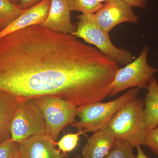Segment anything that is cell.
<instances>
[{
    "label": "cell",
    "instance_id": "6da1fadb",
    "mask_svg": "<svg viewBox=\"0 0 158 158\" xmlns=\"http://www.w3.org/2000/svg\"><path fill=\"white\" fill-rule=\"evenodd\" d=\"M118 69L96 48L40 25L0 39V90L20 100L55 96L77 107L101 102Z\"/></svg>",
    "mask_w": 158,
    "mask_h": 158
},
{
    "label": "cell",
    "instance_id": "7a4b0ae2",
    "mask_svg": "<svg viewBox=\"0 0 158 158\" xmlns=\"http://www.w3.org/2000/svg\"><path fill=\"white\" fill-rule=\"evenodd\" d=\"M144 100L136 97L120 108L106 127L116 140L125 141L133 147L145 145L147 131L145 124Z\"/></svg>",
    "mask_w": 158,
    "mask_h": 158
},
{
    "label": "cell",
    "instance_id": "3957f363",
    "mask_svg": "<svg viewBox=\"0 0 158 158\" xmlns=\"http://www.w3.org/2000/svg\"><path fill=\"white\" fill-rule=\"evenodd\" d=\"M140 88H130L121 96L106 102H97L77 107V116L79 120L70 125L82 134L94 132L106 127L108 123L119 109L132 99L137 97Z\"/></svg>",
    "mask_w": 158,
    "mask_h": 158
},
{
    "label": "cell",
    "instance_id": "277c9868",
    "mask_svg": "<svg viewBox=\"0 0 158 158\" xmlns=\"http://www.w3.org/2000/svg\"><path fill=\"white\" fill-rule=\"evenodd\" d=\"M94 14H82L77 16V30L72 35L95 47L105 56L117 64L127 65L132 62V54L123 48H118L110 40L109 33L102 30L94 18Z\"/></svg>",
    "mask_w": 158,
    "mask_h": 158
},
{
    "label": "cell",
    "instance_id": "5b68a950",
    "mask_svg": "<svg viewBox=\"0 0 158 158\" xmlns=\"http://www.w3.org/2000/svg\"><path fill=\"white\" fill-rule=\"evenodd\" d=\"M149 47L145 46L139 56L122 68H119L112 84L109 96L112 97L122 91L134 88L146 89L158 69L148 64L147 58Z\"/></svg>",
    "mask_w": 158,
    "mask_h": 158
},
{
    "label": "cell",
    "instance_id": "8992f818",
    "mask_svg": "<svg viewBox=\"0 0 158 158\" xmlns=\"http://www.w3.org/2000/svg\"><path fill=\"white\" fill-rule=\"evenodd\" d=\"M44 135L46 123L35 98L21 100L11 124V140L19 144L32 136Z\"/></svg>",
    "mask_w": 158,
    "mask_h": 158
},
{
    "label": "cell",
    "instance_id": "52a82bcc",
    "mask_svg": "<svg viewBox=\"0 0 158 158\" xmlns=\"http://www.w3.org/2000/svg\"><path fill=\"white\" fill-rule=\"evenodd\" d=\"M34 98L44 116L47 135L55 141L62 129L74 121L77 107L56 96H41Z\"/></svg>",
    "mask_w": 158,
    "mask_h": 158
},
{
    "label": "cell",
    "instance_id": "ba28073f",
    "mask_svg": "<svg viewBox=\"0 0 158 158\" xmlns=\"http://www.w3.org/2000/svg\"><path fill=\"white\" fill-rule=\"evenodd\" d=\"M93 15L100 27L108 33L121 23L139 22V17L134 13L132 8L122 0L105 2Z\"/></svg>",
    "mask_w": 158,
    "mask_h": 158
},
{
    "label": "cell",
    "instance_id": "9c48e42d",
    "mask_svg": "<svg viewBox=\"0 0 158 158\" xmlns=\"http://www.w3.org/2000/svg\"><path fill=\"white\" fill-rule=\"evenodd\" d=\"M55 144L47 135L32 136L19 143V156L20 158H63Z\"/></svg>",
    "mask_w": 158,
    "mask_h": 158
},
{
    "label": "cell",
    "instance_id": "30bf717a",
    "mask_svg": "<svg viewBox=\"0 0 158 158\" xmlns=\"http://www.w3.org/2000/svg\"><path fill=\"white\" fill-rule=\"evenodd\" d=\"M51 4V0H42L37 5L23 10L19 16L0 31V39L15 31L42 24L48 16Z\"/></svg>",
    "mask_w": 158,
    "mask_h": 158
},
{
    "label": "cell",
    "instance_id": "8fae6325",
    "mask_svg": "<svg viewBox=\"0 0 158 158\" xmlns=\"http://www.w3.org/2000/svg\"><path fill=\"white\" fill-rule=\"evenodd\" d=\"M68 0H51L48 16L42 24L52 31L73 34L77 27L71 22Z\"/></svg>",
    "mask_w": 158,
    "mask_h": 158
},
{
    "label": "cell",
    "instance_id": "7c38bea8",
    "mask_svg": "<svg viewBox=\"0 0 158 158\" xmlns=\"http://www.w3.org/2000/svg\"><path fill=\"white\" fill-rule=\"evenodd\" d=\"M113 133L107 127L94 132L82 150L83 158H104L116 142Z\"/></svg>",
    "mask_w": 158,
    "mask_h": 158
},
{
    "label": "cell",
    "instance_id": "4fadbf2b",
    "mask_svg": "<svg viewBox=\"0 0 158 158\" xmlns=\"http://www.w3.org/2000/svg\"><path fill=\"white\" fill-rule=\"evenodd\" d=\"M21 100L0 90V144L11 139L12 121Z\"/></svg>",
    "mask_w": 158,
    "mask_h": 158
},
{
    "label": "cell",
    "instance_id": "5bb4252c",
    "mask_svg": "<svg viewBox=\"0 0 158 158\" xmlns=\"http://www.w3.org/2000/svg\"><path fill=\"white\" fill-rule=\"evenodd\" d=\"M144 113L147 132L158 126V83L154 76L147 88Z\"/></svg>",
    "mask_w": 158,
    "mask_h": 158
},
{
    "label": "cell",
    "instance_id": "9a60e30c",
    "mask_svg": "<svg viewBox=\"0 0 158 158\" xmlns=\"http://www.w3.org/2000/svg\"><path fill=\"white\" fill-rule=\"evenodd\" d=\"M18 5L10 0H0V28H6L22 13Z\"/></svg>",
    "mask_w": 158,
    "mask_h": 158
},
{
    "label": "cell",
    "instance_id": "2e32d148",
    "mask_svg": "<svg viewBox=\"0 0 158 158\" xmlns=\"http://www.w3.org/2000/svg\"><path fill=\"white\" fill-rule=\"evenodd\" d=\"M70 11H78L82 14H94L102 6L97 0H68Z\"/></svg>",
    "mask_w": 158,
    "mask_h": 158
},
{
    "label": "cell",
    "instance_id": "e0dca14e",
    "mask_svg": "<svg viewBox=\"0 0 158 158\" xmlns=\"http://www.w3.org/2000/svg\"><path fill=\"white\" fill-rule=\"evenodd\" d=\"M133 148L128 142L116 140L112 149L104 158H136Z\"/></svg>",
    "mask_w": 158,
    "mask_h": 158
},
{
    "label": "cell",
    "instance_id": "ac0fdd59",
    "mask_svg": "<svg viewBox=\"0 0 158 158\" xmlns=\"http://www.w3.org/2000/svg\"><path fill=\"white\" fill-rule=\"evenodd\" d=\"M82 133L79 131L76 134H67L63 136L56 144L63 152H70L76 148L79 140V136Z\"/></svg>",
    "mask_w": 158,
    "mask_h": 158
},
{
    "label": "cell",
    "instance_id": "d6986e66",
    "mask_svg": "<svg viewBox=\"0 0 158 158\" xmlns=\"http://www.w3.org/2000/svg\"><path fill=\"white\" fill-rule=\"evenodd\" d=\"M19 144L11 140L0 144V158H15Z\"/></svg>",
    "mask_w": 158,
    "mask_h": 158
},
{
    "label": "cell",
    "instance_id": "ffe728a7",
    "mask_svg": "<svg viewBox=\"0 0 158 158\" xmlns=\"http://www.w3.org/2000/svg\"><path fill=\"white\" fill-rule=\"evenodd\" d=\"M145 145L158 156V127L148 131L145 139Z\"/></svg>",
    "mask_w": 158,
    "mask_h": 158
},
{
    "label": "cell",
    "instance_id": "44dd1931",
    "mask_svg": "<svg viewBox=\"0 0 158 158\" xmlns=\"http://www.w3.org/2000/svg\"><path fill=\"white\" fill-rule=\"evenodd\" d=\"M129 6L143 9L146 8V3L148 0H122Z\"/></svg>",
    "mask_w": 158,
    "mask_h": 158
},
{
    "label": "cell",
    "instance_id": "7402d4cb",
    "mask_svg": "<svg viewBox=\"0 0 158 158\" xmlns=\"http://www.w3.org/2000/svg\"><path fill=\"white\" fill-rule=\"evenodd\" d=\"M19 4L18 6L22 10L28 9L40 2L42 0H18Z\"/></svg>",
    "mask_w": 158,
    "mask_h": 158
},
{
    "label": "cell",
    "instance_id": "603a6c76",
    "mask_svg": "<svg viewBox=\"0 0 158 158\" xmlns=\"http://www.w3.org/2000/svg\"><path fill=\"white\" fill-rule=\"evenodd\" d=\"M137 156L136 158H150L148 157L143 152V150L141 148V146H137ZM158 158V157L155 158Z\"/></svg>",
    "mask_w": 158,
    "mask_h": 158
},
{
    "label": "cell",
    "instance_id": "cb8c5ba5",
    "mask_svg": "<svg viewBox=\"0 0 158 158\" xmlns=\"http://www.w3.org/2000/svg\"><path fill=\"white\" fill-rule=\"evenodd\" d=\"M97 1L100 2L102 3V2H108V1H110V0H97Z\"/></svg>",
    "mask_w": 158,
    "mask_h": 158
},
{
    "label": "cell",
    "instance_id": "d4e9b609",
    "mask_svg": "<svg viewBox=\"0 0 158 158\" xmlns=\"http://www.w3.org/2000/svg\"><path fill=\"white\" fill-rule=\"evenodd\" d=\"M15 158H20L19 156V155H18V154H17V156H16L15 157Z\"/></svg>",
    "mask_w": 158,
    "mask_h": 158
},
{
    "label": "cell",
    "instance_id": "484cf974",
    "mask_svg": "<svg viewBox=\"0 0 158 158\" xmlns=\"http://www.w3.org/2000/svg\"><path fill=\"white\" fill-rule=\"evenodd\" d=\"M13 1H14V2H17V1H18V0H13Z\"/></svg>",
    "mask_w": 158,
    "mask_h": 158
},
{
    "label": "cell",
    "instance_id": "4316f807",
    "mask_svg": "<svg viewBox=\"0 0 158 158\" xmlns=\"http://www.w3.org/2000/svg\"><path fill=\"white\" fill-rule=\"evenodd\" d=\"M10 1H11V2H14V1L13 0H10ZM15 3V2H14Z\"/></svg>",
    "mask_w": 158,
    "mask_h": 158
},
{
    "label": "cell",
    "instance_id": "83f0119b",
    "mask_svg": "<svg viewBox=\"0 0 158 158\" xmlns=\"http://www.w3.org/2000/svg\"></svg>",
    "mask_w": 158,
    "mask_h": 158
}]
</instances>
